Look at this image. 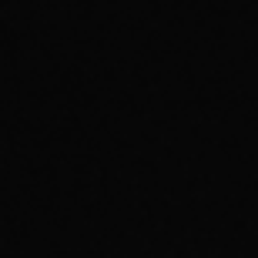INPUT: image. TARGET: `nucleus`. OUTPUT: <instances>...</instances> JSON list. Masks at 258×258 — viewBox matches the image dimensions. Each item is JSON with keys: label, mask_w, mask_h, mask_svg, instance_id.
Here are the masks:
<instances>
[]
</instances>
